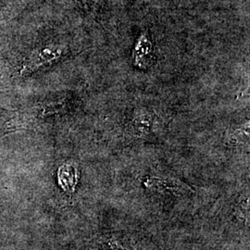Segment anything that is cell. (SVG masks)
Listing matches in <instances>:
<instances>
[{
  "mask_svg": "<svg viewBox=\"0 0 250 250\" xmlns=\"http://www.w3.org/2000/svg\"><path fill=\"white\" fill-rule=\"evenodd\" d=\"M82 9H85L87 11H92L96 9V3L94 0H73Z\"/></svg>",
  "mask_w": 250,
  "mask_h": 250,
  "instance_id": "cell-4",
  "label": "cell"
},
{
  "mask_svg": "<svg viewBox=\"0 0 250 250\" xmlns=\"http://www.w3.org/2000/svg\"><path fill=\"white\" fill-rule=\"evenodd\" d=\"M68 99H63L59 102H54L49 105H46L41 111L40 117H50L57 114H62L68 110L69 108Z\"/></svg>",
  "mask_w": 250,
  "mask_h": 250,
  "instance_id": "cell-3",
  "label": "cell"
},
{
  "mask_svg": "<svg viewBox=\"0 0 250 250\" xmlns=\"http://www.w3.org/2000/svg\"><path fill=\"white\" fill-rule=\"evenodd\" d=\"M58 177H59L60 186L64 191L69 193H72L74 191L78 181V173H77V169L72 164L62 165L59 170Z\"/></svg>",
  "mask_w": 250,
  "mask_h": 250,
  "instance_id": "cell-2",
  "label": "cell"
},
{
  "mask_svg": "<svg viewBox=\"0 0 250 250\" xmlns=\"http://www.w3.org/2000/svg\"><path fill=\"white\" fill-rule=\"evenodd\" d=\"M62 48L59 46H45L42 48H36L25 59L21 65L20 73L22 76L29 75L46 64H51L56 62L62 56Z\"/></svg>",
  "mask_w": 250,
  "mask_h": 250,
  "instance_id": "cell-1",
  "label": "cell"
},
{
  "mask_svg": "<svg viewBox=\"0 0 250 250\" xmlns=\"http://www.w3.org/2000/svg\"><path fill=\"white\" fill-rule=\"evenodd\" d=\"M10 2V0H0V7H6Z\"/></svg>",
  "mask_w": 250,
  "mask_h": 250,
  "instance_id": "cell-5",
  "label": "cell"
}]
</instances>
